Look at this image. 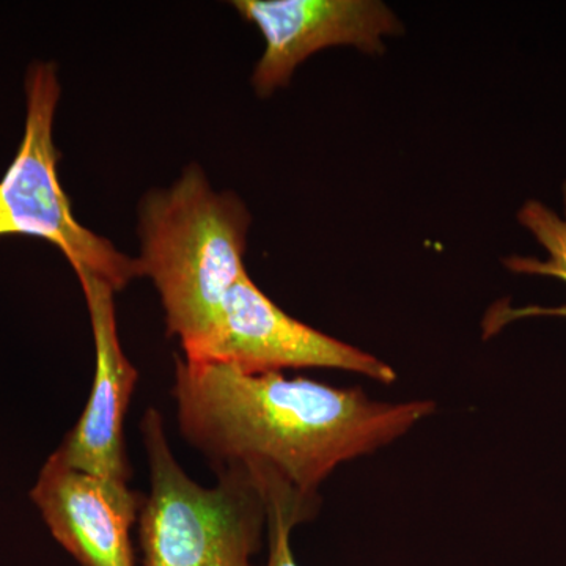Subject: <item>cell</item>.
Segmentation results:
<instances>
[{
	"mask_svg": "<svg viewBox=\"0 0 566 566\" xmlns=\"http://www.w3.org/2000/svg\"><path fill=\"white\" fill-rule=\"evenodd\" d=\"M25 98L24 137L0 180V238H41L55 245L74 271H91L120 292L133 279L142 277L140 263L74 218L59 180L61 153L52 136L61 99L57 70L52 63H35L29 70Z\"/></svg>",
	"mask_w": 566,
	"mask_h": 566,
	"instance_id": "277c9868",
	"label": "cell"
},
{
	"mask_svg": "<svg viewBox=\"0 0 566 566\" xmlns=\"http://www.w3.org/2000/svg\"><path fill=\"white\" fill-rule=\"evenodd\" d=\"M31 499L52 536L81 566H134L132 528L144 504L140 493L69 468L52 453Z\"/></svg>",
	"mask_w": 566,
	"mask_h": 566,
	"instance_id": "ba28073f",
	"label": "cell"
},
{
	"mask_svg": "<svg viewBox=\"0 0 566 566\" xmlns=\"http://www.w3.org/2000/svg\"><path fill=\"white\" fill-rule=\"evenodd\" d=\"M517 222L535 238L536 243L546 252V259L538 256L513 255L504 260L506 270L515 274L543 275V277L558 279L566 285V181L564 185V212L551 210L539 200H527L517 211ZM538 316H564L566 318V304L557 307H542V305H527V307H512L509 301H501L488 311L483 319V334L485 337L504 331L509 324L520 319L538 318Z\"/></svg>",
	"mask_w": 566,
	"mask_h": 566,
	"instance_id": "9c48e42d",
	"label": "cell"
},
{
	"mask_svg": "<svg viewBox=\"0 0 566 566\" xmlns=\"http://www.w3.org/2000/svg\"><path fill=\"white\" fill-rule=\"evenodd\" d=\"M140 430L150 469V494L139 513L144 566H253L268 510L251 480L223 471L218 486H200L175 460L155 408Z\"/></svg>",
	"mask_w": 566,
	"mask_h": 566,
	"instance_id": "3957f363",
	"label": "cell"
},
{
	"mask_svg": "<svg viewBox=\"0 0 566 566\" xmlns=\"http://www.w3.org/2000/svg\"><path fill=\"white\" fill-rule=\"evenodd\" d=\"M268 535H270V558L266 566H297L293 557V527L297 526L292 513L281 504L268 505Z\"/></svg>",
	"mask_w": 566,
	"mask_h": 566,
	"instance_id": "30bf717a",
	"label": "cell"
},
{
	"mask_svg": "<svg viewBox=\"0 0 566 566\" xmlns=\"http://www.w3.org/2000/svg\"><path fill=\"white\" fill-rule=\"evenodd\" d=\"M200 360L232 365L249 375L283 368H334L382 385L397 379L394 368L374 354L286 315L248 273L227 294L218 329Z\"/></svg>",
	"mask_w": 566,
	"mask_h": 566,
	"instance_id": "5b68a950",
	"label": "cell"
},
{
	"mask_svg": "<svg viewBox=\"0 0 566 566\" xmlns=\"http://www.w3.org/2000/svg\"><path fill=\"white\" fill-rule=\"evenodd\" d=\"M80 279L95 342V375L91 397L81 419L63 439L54 455L76 471L128 485L125 417L139 371L123 353L115 314V290L87 270Z\"/></svg>",
	"mask_w": 566,
	"mask_h": 566,
	"instance_id": "52a82bcc",
	"label": "cell"
},
{
	"mask_svg": "<svg viewBox=\"0 0 566 566\" xmlns=\"http://www.w3.org/2000/svg\"><path fill=\"white\" fill-rule=\"evenodd\" d=\"M251 214L233 193L216 192L199 167L169 189L148 193L140 207L142 275L161 297L167 334L185 359L207 353L227 294L245 273Z\"/></svg>",
	"mask_w": 566,
	"mask_h": 566,
	"instance_id": "7a4b0ae2",
	"label": "cell"
},
{
	"mask_svg": "<svg viewBox=\"0 0 566 566\" xmlns=\"http://www.w3.org/2000/svg\"><path fill=\"white\" fill-rule=\"evenodd\" d=\"M172 395L182 438L216 474L241 472L266 506H285L297 524L315 516L319 486L338 465L392 444L436 411L431 400L378 401L363 389L178 354Z\"/></svg>",
	"mask_w": 566,
	"mask_h": 566,
	"instance_id": "6da1fadb",
	"label": "cell"
},
{
	"mask_svg": "<svg viewBox=\"0 0 566 566\" xmlns=\"http://www.w3.org/2000/svg\"><path fill=\"white\" fill-rule=\"evenodd\" d=\"M233 7L264 40L252 74L260 96L289 84L297 65L315 52L354 46L378 54L386 36L401 31L394 11L376 0H238Z\"/></svg>",
	"mask_w": 566,
	"mask_h": 566,
	"instance_id": "8992f818",
	"label": "cell"
}]
</instances>
